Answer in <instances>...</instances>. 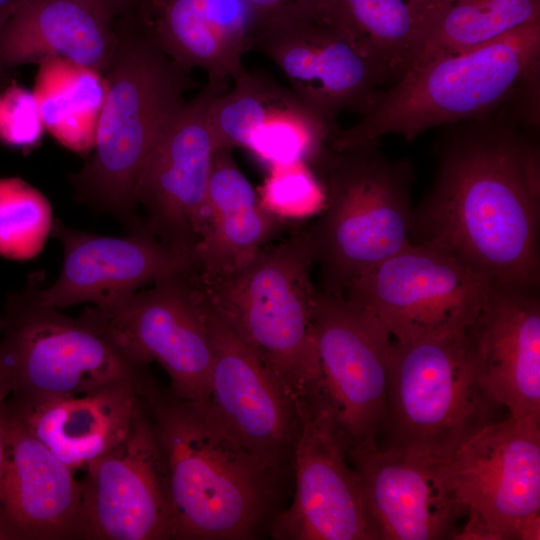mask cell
Returning <instances> with one entry per match:
<instances>
[{
    "label": "cell",
    "instance_id": "484cf974",
    "mask_svg": "<svg viewBox=\"0 0 540 540\" xmlns=\"http://www.w3.org/2000/svg\"><path fill=\"white\" fill-rule=\"evenodd\" d=\"M208 231L194 254V269L208 286L247 267L282 228L259 203L231 149L215 150L207 191Z\"/></svg>",
    "mask_w": 540,
    "mask_h": 540
},
{
    "label": "cell",
    "instance_id": "d590c367",
    "mask_svg": "<svg viewBox=\"0 0 540 540\" xmlns=\"http://www.w3.org/2000/svg\"><path fill=\"white\" fill-rule=\"evenodd\" d=\"M20 0H0V29Z\"/></svg>",
    "mask_w": 540,
    "mask_h": 540
},
{
    "label": "cell",
    "instance_id": "8d00e7d4",
    "mask_svg": "<svg viewBox=\"0 0 540 540\" xmlns=\"http://www.w3.org/2000/svg\"><path fill=\"white\" fill-rule=\"evenodd\" d=\"M85 1L96 4V5H98V6H100V7L107 10L109 4H111V3L115 2V1H118V0H85Z\"/></svg>",
    "mask_w": 540,
    "mask_h": 540
},
{
    "label": "cell",
    "instance_id": "5b68a950",
    "mask_svg": "<svg viewBox=\"0 0 540 540\" xmlns=\"http://www.w3.org/2000/svg\"><path fill=\"white\" fill-rule=\"evenodd\" d=\"M94 309L77 318L41 304L35 278L7 303L1 319L0 384L25 404L155 380Z\"/></svg>",
    "mask_w": 540,
    "mask_h": 540
},
{
    "label": "cell",
    "instance_id": "2e32d148",
    "mask_svg": "<svg viewBox=\"0 0 540 540\" xmlns=\"http://www.w3.org/2000/svg\"><path fill=\"white\" fill-rule=\"evenodd\" d=\"M208 323L214 410L246 450L286 476L300 432L297 400L209 296Z\"/></svg>",
    "mask_w": 540,
    "mask_h": 540
},
{
    "label": "cell",
    "instance_id": "8992f818",
    "mask_svg": "<svg viewBox=\"0 0 540 540\" xmlns=\"http://www.w3.org/2000/svg\"><path fill=\"white\" fill-rule=\"evenodd\" d=\"M104 76L95 153L74 182L84 200L130 217L148 158L193 83L146 36L118 38Z\"/></svg>",
    "mask_w": 540,
    "mask_h": 540
},
{
    "label": "cell",
    "instance_id": "d4e9b609",
    "mask_svg": "<svg viewBox=\"0 0 540 540\" xmlns=\"http://www.w3.org/2000/svg\"><path fill=\"white\" fill-rule=\"evenodd\" d=\"M107 12L85 0H20L0 29V67L62 58L105 75L118 44Z\"/></svg>",
    "mask_w": 540,
    "mask_h": 540
},
{
    "label": "cell",
    "instance_id": "4fadbf2b",
    "mask_svg": "<svg viewBox=\"0 0 540 540\" xmlns=\"http://www.w3.org/2000/svg\"><path fill=\"white\" fill-rule=\"evenodd\" d=\"M150 286L111 308H93L134 355L165 370L171 393L209 399L213 351L205 287L194 270Z\"/></svg>",
    "mask_w": 540,
    "mask_h": 540
},
{
    "label": "cell",
    "instance_id": "ba28073f",
    "mask_svg": "<svg viewBox=\"0 0 540 540\" xmlns=\"http://www.w3.org/2000/svg\"><path fill=\"white\" fill-rule=\"evenodd\" d=\"M313 266L305 229L265 246L237 274L203 284L211 302L296 400L314 391L319 382Z\"/></svg>",
    "mask_w": 540,
    "mask_h": 540
},
{
    "label": "cell",
    "instance_id": "e575fe53",
    "mask_svg": "<svg viewBox=\"0 0 540 540\" xmlns=\"http://www.w3.org/2000/svg\"><path fill=\"white\" fill-rule=\"evenodd\" d=\"M255 12L258 22L268 18L298 0H246Z\"/></svg>",
    "mask_w": 540,
    "mask_h": 540
},
{
    "label": "cell",
    "instance_id": "30bf717a",
    "mask_svg": "<svg viewBox=\"0 0 540 540\" xmlns=\"http://www.w3.org/2000/svg\"><path fill=\"white\" fill-rule=\"evenodd\" d=\"M445 463L467 518L455 539H540V418L492 422Z\"/></svg>",
    "mask_w": 540,
    "mask_h": 540
},
{
    "label": "cell",
    "instance_id": "ac0fdd59",
    "mask_svg": "<svg viewBox=\"0 0 540 540\" xmlns=\"http://www.w3.org/2000/svg\"><path fill=\"white\" fill-rule=\"evenodd\" d=\"M361 479L370 540L455 539L466 516L445 462L377 444L348 450Z\"/></svg>",
    "mask_w": 540,
    "mask_h": 540
},
{
    "label": "cell",
    "instance_id": "7c38bea8",
    "mask_svg": "<svg viewBox=\"0 0 540 540\" xmlns=\"http://www.w3.org/2000/svg\"><path fill=\"white\" fill-rule=\"evenodd\" d=\"M86 467L76 539H173L167 463L143 400L126 437Z\"/></svg>",
    "mask_w": 540,
    "mask_h": 540
},
{
    "label": "cell",
    "instance_id": "8fae6325",
    "mask_svg": "<svg viewBox=\"0 0 540 540\" xmlns=\"http://www.w3.org/2000/svg\"><path fill=\"white\" fill-rule=\"evenodd\" d=\"M491 285L442 250L411 243L360 275L342 298L379 322L392 341L406 343L465 332Z\"/></svg>",
    "mask_w": 540,
    "mask_h": 540
},
{
    "label": "cell",
    "instance_id": "cb8c5ba5",
    "mask_svg": "<svg viewBox=\"0 0 540 540\" xmlns=\"http://www.w3.org/2000/svg\"><path fill=\"white\" fill-rule=\"evenodd\" d=\"M149 386L119 383L33 405L8 396L5 405L55 457L74 470L87 466L126 437Z\"/></svg>",
    "mask_w": 540,
    "mask_h": 540
},
{
    "label": "cell",
    "instance_id": "f1b7e54d",
    "mask_svg": "<svg viewBox=\"0 0 540 540\" xmlns=\"http://www.w3.org/2000/svg\"><path fill=\"white\" fill-rule=\"evenodd\" d=\"M538 19L540 0H454L428 28L412 66L472 50Z\"/></svg>",
    "mask_w": 540,
    "mask_h": 540
},
{
    "label": "cell",
    "instance_id": "e0dca14e",
    "mask_svg": "<svg viewBox=\"0 0 540 540\" xmlns=\"http://www.w3.org/2000/svg\"><path fill=\"white\" fill-rule=\"evenodd\" d=\"M225 90L227 85L208 81L179 106L154 146L137 189L147 229L192 261L208 231L207 191L216 150L208 110Z\"/></svg>",
    "mask_w": 540,
    "mask_h": 540
},
{
    "label": "cell",
    "instance_id": "4dcf8cb0",
    "mask_svg": "<svg viewBox=\"0 0 540 540\" xmlns=\"http://www.w3.org/2000/svg\"><path fill=\"white\" fill-rule=\"evenodd\" d=\"M257 195L262 208L283 223L318 215L325 203L320 179L302 160L269 165Z\"/></svg>",
    "mask_w": 540,
    "mask_h": 540
},
{
    "label": "cell",
    "instance_id": "5bb4252c",
    "mask_svg": "<svg viewBox=\"0 0 540 540\" xmlns=\"http://www.w3.org/2000/svg\"><path fill=\"white\" fill-rule=\"evenodd\" d=\"M314 331L318 392L348 450L377 444L386 415L390 335L344 298L320 290Z\"/></svg>",
    "mask_w": 540,
    "mask_h": 540
},
{
    "label": "cell",
    "instance_id": "7402d4cb",
    "mask_svg": "<svg viewBox=\"0 0 540 540\" xmlns=\"http://www.w3.org/2000/svg\"><path fill=\"white\" fill-rule=\"evenodd\" d=\"M5 412L8 452L0 480V539H76L81 482L6 405Z\"/></svg>",
    "mask_w": 540,
    "mask_h": 540
},
{
    "label": "cell",
    "instance_id": "3957f363",
    "mask_svg": "<svg viewBox=\"0 0 540 540\" xmlns=\"http://www.w3.org/2000/svg\"><path fill=\"white\" fill-rule=\"evenodd\" d=\"M539 63L540 19L472 50L426 59L381 89L329 146L343 149L387 135L412 141L431 128L488 116L539 75Z\"/></svg>",
    "mask_w": 540,
    "mask_h": 540
},
{
    "label": "cell",
    "instance_id": "277c9868",
    "mask_svg": "<svg viewBox=\"0 0 540 540\" xmlns=\"http://www.w3.org/2000/svg\"><path fill=\"white\" fill-rule=\"evenodd\" d=\"M325 203L306 232L321 292L343 297L360 275L411 241L414 171L406 159L388 157L379 141L334 149L311 164Z\"/></svg>",
    "mask_w": 540,
    "mask_h": 540
},
{
    "label": "cell",
    "instance_id": "9c48e42d",
    "mask_svg": "<svg viewBox=\"0 0 540 540\" xmlns=\"http://www.w3.org/2000/svg\"><path fill=\"white\" fill-rule=\"evenodd\" d=\"M273 61L330 138L343 111L361 114L391 85L389 72L315 0H298L258 22L253 46Z\"/></svg>",
    "mask_w": 540,
    "mask_h": 540
},
{
    "label": "cell",
    "instance_id": "836d02e7",
    "mask_svg": "<svg viewBox=\"0 0 540 540\" xmlns=\"http://www.w3.org/2000/svg\"><path fill=\"white\" fill-rule=\"evenodd\" d=\"M8 396V389L0 385V480L3 475L8 452L7 418L5 412V399Z\"/></svg>",
    "mask_w": 540,
    "mask_h": 540
},
{
    "label": "cell",
    "instance_id": "1f68e13d",
    "mask_svg": "<svg viewBox=\"0 0 540 540\" xmlns=\"http://www.w3.org/2000/svg\"><path fill=\"white\" fill-rule=\"evenodd\" d=\"M44 125L33 92L12 84L0 96V139L13 147L34 146Z\"/></svg>",
    "mask_w": 540,
    "mask_h": 540
},
{
    "label": "cell",
    "instance_id": "603a6c76",
    "mask_svg": "<svg viewBox=\"0 0 540 540\" xmlns=\"http://www.w3.org/2000/svg\"><path fill=\"white\" fill-rule=\"evenodd\" d=\"M146 37L186 71L205 70L227 84L245 69L258 19L246 0H157Z\"/></svg>",
    "mask_w": 540,
    "mask_h": 540
},
{
    "label": "cell",
    "instance_id": "74e56055",
    "mask_svg": "<svg viewBox=\"0 0 540 540\" xmlns=\"http://www.w3.org/2000/svg\"><path fill=\"white\" fill-rule=\"evenodd\" d=\"M0 332H1V319H0Z\"/></svg>",
    "mask_w": 540,
    "mask_h": 540
},
{
    "label": "cell",
    "instance_id": "83f0119b",
    "mask_svg": "<svg viewBox=\"0 0 540 540\" xmlns=\"http://www.w3.org/2000/svg\"><path fill=\"white\" fill-rule=\"evenodd\" d=\"M389 72L393 83L414 63L424 25L409 0H315Z\"/></svg>",
    "mask_w": 540,
    "mask_h": 540
},
{
    "label": "cell",
    "instance_id": "d6986e66",
    "mask_svg": "<svg viewBox=\"0 0 540 540\" xmlns=\"http://www.w3.org/2000/svg\"><path fill=\"white\" fill-rule=\"evenodd\" d=\"M52 229L64 248L60 275L44 289L35 278V296L48 307L92 303L108 309L143 286L194 270L190 257L161 241L145 225L124 237L74 231L59 223H53Z\"/></svg>",
    "mask_w": 540,
    "mask_h": 540
},
{
    "label": "cell",
    "instance_id": "f35d334b",
    "mask_svg": "<svg viewBox=\"0 0 540 540\" xmlns=\"http://www.w3.org/2000/svg\"><path fill=\"white\" fill-rule=\"evenodd\" d=\"M1 385V384H0Z\"/></svg>",
    "mask_w": 540,
    "mask_h": 540
},
{
    "label": "cell",
    "instance_id": "52a82bcc",
    "mask_svg": "<svg viewBox=\"0 0 540 540\" xmlns=\"http://www.w3.org/2000/svg\"><path fill=\"white\" fill-rule=\"evenodd\" d=\"M499 408L478 381L465 332L391 341L386 449L446 462Z\"/></svg>",
    "mask_w": 540,
    "mask_h": 540
},
{
    "label": "cell",
    "instance_id": "7a4b0ae2",
    "mask_svg": "<svg viewBox=\"0 0 540 540\" xmlns=\"http://www.w3.org/2000/svg\"><path fill=\"white\" fill-rule=\"evenodd\" d=\"M141 398L167 463L173 539L249 540L269 530L286 476L246 450L209 399H182L156 382Z\"/></svg>",
    "mask_w": 540,
    "mask_h": 540
},
{
    "label": "cell",
    "instance_id": "ffe728a7",
    "mask_svg": "<svg viewBox=\"0 0 540 540\" xmlns=\"http://www.w3.org/2000/svg\"><path fill=\"white\" fill-rule=\"evenodd\" d=\"M465 335L490 398L513 418H540L538 290L492 284Z\"/></svg>",
    "mask_w": 540,
    "mask_h": 540
},
{
    "label": "cell",
    "instance_id": "d6a6232c",
    "mask_svg": "<svg viewBox=\"0 0 540 540\" xmlns=\"http://www.w3.org/2000/svg\"><path fill=\"white\" fill-rule=\"evenodd\" d=\"M453 1L454 0H409L423 22V38L432 23Z\"/></svg>",
    "mask_w": 540,
    "mask_h": 540
},
{
    "label": "cell",
    "instance_id": "9a60e30c",
    "mask_svg": "<svg viewBox=\"0 0 540 540\" xmlns=\"http://www.w3.org/2000/svg\"><path fill=\"white\" fill-rule=\"evenodd\" d=\"M300 432L294 452L295 492L273 519L276 540H370L361 479L348 444L322 396L297 400Z\"/></svg>",
    "mask_w": 540,
    "mask_h": 540
},
{
    "label": "cell",
    "instance_id": "4316f807",
    "mask_svg": "<svg viewBox=\"0 0 540 540\" xmlns=\"http://www.w3.org/2000/svg\"><path fill=\"white\" fill-rule=\"evenodd\" d=\"M32 92L55 140L78 153L94 149L107 94L103 74L67 59H48L39 64Z\"/></svg>",
    "mask_w": 540,
    "mask_h": 540
},
{
    "label": "cell",
    "instance_id": "6da1fadb",
    "mask_svg": "<svg viewBox=\"0 0 540 540\" xmlns=\"http://www.w3.org/2000/svg\"><path fill=\"white\" fill-rule=\"evenodd\" d=\"M537 123L504 103L448 126L431 189L412 210L411 241L433 246L491 284L539 288Z\"/></svg>",
    "mask_w": 540,
    "mask_h": 540
},
{
    "label": "cell",
    "instance_id": "f546056e",
    "mask_svg": "<svg viewBox=\"0 0 540 540\" xmlns=\"http://www.w3.org/2000/svg\"><path fill=\"white\" fill-rule=\"evenodd\" d=\"M52 227L51 205L38 189L18 177L0 178V255L36 256Z\"/></svg>",
    "mask_w": 540,
    "mask_h": 540
},
{
    "label": "cell",
    "instance_id": "44dd1931",
    "mask_svg": "<svg viewBox=\"0 0 540 540\" xmlns=\"http://www.w3.org/2000/svg\"><path fill=\"white\" fill-rule=\"evenodd\" d=\"M208 121L216 149L242 147L268 166L312 164L329 142L326 128L290 88L246 70L212 100Z\"/></svg>",
    "mask_w": 540,
    "mask_h": 540
}]
</instances>
